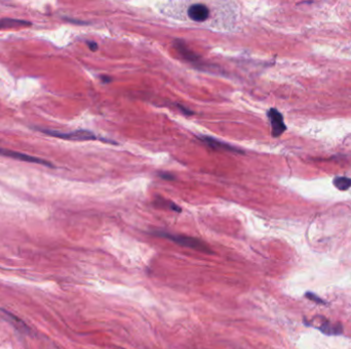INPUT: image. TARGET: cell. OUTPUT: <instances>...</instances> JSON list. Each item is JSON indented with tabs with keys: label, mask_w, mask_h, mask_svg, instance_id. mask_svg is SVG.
Segmentation results:
<instances>
[{
	"label": "cell",
	"mask_w": 351,
	"mask_h": 349,
	"mask_svg": "<svg viewBox=\"0 0 351 349\" xmlns=\"http://www.w3.org/2000/svg\"><path fill=\"white\" fill-rule=\"evenodd\" d=\"M173 46H174L175 51H177V52L179 53V55H180L184 60H186V61H188V62H190V63L200 62L201 57L198 56L192 49H190L184 41H182V40H174Z\"/></svg>",
	"instance_id": "6"
},
{
	"label": "cell",
	"mask_w": 351,
	"mask_h": 349,
	"mask_svg": "<svg viewBox=\"0 0 351 349\" xmlns=\"http://www.w3.org/2000/svg\"><path fill=\"white\" fill-rule=\"evenodd\" d=\"M39 131L53 136V137H58L61 139H66V140H75V141H84V140H95L97 139V135L93 133L92 131L89 130H75V131H70V132H63L59 130H52V129H40Z\"/></svg>",
	"instance_id": "2"
},
{
	"label": "cell",
	"mask_w": 351,
	"mask_h": 349,
	"mask_svg": "<svg viewBox=\"0 0 351 349\" xmlns=\"http://www.w3.org/2000/svg\"><path fill=\"white\" fill-rule=\"evenodd\" d=\"M0 155L4 156V157H8L14 160H18V161H23V162H30V163H36V164H40L47 167H54V165L43 159H40L38 157L35 156H30L24 153H20V152H15L12 149H7V148H0Z\"/></svg>",
	"instance_id": "3"
},
{
	"label": "cell",
	"mask_w": 351,
	"mask_h": 349,
	"mask_svg": "<svg viewBox=\"0 0 351 349\" xmlns=\"http://www.w3.org/2000/svg\"><path fill=\"white\" fill-rule=\"evenodd\" d=\"M156 204L159 206V207H164V208H168L172 211H177V212H181L182 209L177 205V204H174L172 202H169V201H166V200H163L162 198H157V201H156Z\"/></svg>",
	"instance_id": "12"
},
{
	"label": "cell",
	"mask_w": 351,
	"mask_h": 349,
	"mask_svg": "<svg viewBox=\"0 0 351 349\" xmlns=\"http://www.w3.org/2000/svg\"><path fill=\"white\" fill-rule=\"evenodd\" d=\"M318 330L321 331V333L328 335V336H336V335H341L343 333V327L341 323L337 322H331V321H324L321 322V325H319L317 327Z\"/></svg>",
	"instance_id": "10"
},
{
	"label": "cell",
	"mask_w": 351,
	"mask_h": 349,
	"mask_svg": "<svg viewBox=\"0 0 351 349\" xmlns=\"http://www.w3.org/2000/svg\"><path fill=\"white\" fill-rule=\"evenodd\" d=\"M187 15L192 21L201 23L208 20L210 16V10L207 6L203 4H195L188 8Z\"/></svg>",
	"instance_id": "5"
},
{
	"label": "cell",
	"mask_w": 351,
	"mask_h": 349,
	"mask_svg": "<svg viewBox=\"0 0 351 349\" xmlns=\"http://www.w3.org/2000/svg\"><path fill=\"white\" fill-rule=\"evenodd\" d=\"M305 296H306L309 300H311V301H313V302H315V303H317V304H325V302H324L319 296L315 295L314 293L307 292V293L305 294Z\"/></svg>",
	"instance_id": "13"
},
{
	"label": "cell",
	"mask_w": 351,
	"mask_h": 349,
	"mask_svg": "<svg viewBox=\"0 0 351 349\" xmlns=\"http://www.w3.org/2000/svg\"><path fill=\"white\" fill-rule=\"evenodd\" d=\"M31 26H32V23L25 21V20L12 19V18L0 19V30L22 28V27H31Z\"/></svg>",
	"instance_id": "9"
},
{
	"label": "cell",
	"mask_w": 351,
	"mask_h": 349,
	"mask_svg": "<svg viewBox=\"0 0 351 349\" xmlns=\"http://www.w3.org/2000/svg\"><path fill=\"white\" fill-rule=\"evenodd\" d=\"M267 116L270 121L272 136L273 137L280 136L287 130V126L284 124L281 113L278 112L276 109H270L267 113Z\"/></svg>",
	"instance_id": "4"
},
{
	"label": "cell",
	"mask_w": 351,
	"mask_h": 349,
	"mask_svg": "<svg viewBox=\"0 0 351 349\" xmlns=\"http://www.w3.org/2000/svg\"><path fill=\"white\" fill-rule=\"evenodd\" d=\"M178 108L181 110V112L184 114V115H187V116H190L193 114V112L187 108H185L184 106H181V105H178Z\"/></svg>",
	"instance_id": "15"
},
{
	"label": "cell",
	"mask_w": 351,
	"mask_h": 349,
	"mask_svg": "<svg viewBox=\"0 0 351 349\" xmlns=\"http://www.w3.org/2000/svg\"><path fill=\"white\" fill-rule=\"evenodd\" d=\"M159 176H160V178H161V179H163V180H165V181H173V180H174V177L172 176V174H170V173H167V172L160 173Z\"/></svg>",
	"instance_id": "14"
},
{
	"label": "cell",
	"mask_w": 351,
	"mask_h": 349,
	"mask_svg": "<svg viewBox=\"0 0 351 349\" xmlns=\"http://www.w3.org/2000/svg\"><path fill=\"white\" fill-rule=\"evenodd\" d=\"M334 186L340 190V191H347L351 187V179L344 178V177H339L334 179L333 182Z\"/></svg>",
	"instance_id": "11"
},
{
	"label": "cell",
	"mask_w": 351,
	"mask_h": 349,
	"mask_svg": "<svg viewBox=\"0 0 351 349\" xmlns=\"http://www.w3.org/2000/svg\"><path fill=\"white\" fill-rule=\"evenodd\" d=\"M101 79L105 82V83H108V82H110L111 81V78H109V77H106V76H102L101 77Z\"/></svg>",
	"instance_id": "17"
},
{
	"label": "cell",
	"mask_w": 351,
	"mask_h": 349,
	"mask_svg": "<svg viewBox=\"0 0 351 349\" xmlns=\"http://www.w3.org/2000/svg\"><path fill=\"white\" fill-rule=\"evenodd\" d=\"M0 317L3 319L9 321L11 325H13L17 330H19L22 333H29L30 328L19 317H17L15 314L11 313L10 311L0 307Z\"/></svg>",
	"instance_id": "8"
},
{
	"label": "cell",
	"mask_w": 351,
	"mask_h": 349,
	"mask_svg": "<svg viewBox=\"0 0 351 349\" xmlns=\"http://www.w3.org/2000/svg\"><path fill=\"white\" fill-rule=\"evenodd\" d=\"M86 44L89 45V47H90V49L92 52H96L98 49V44L96 42H94V41H87Z\"/></svg>",
	"instance_id": "16"
},
{
	"label": "cell",
	"mask_w": 351,
	"mask_h": 349,
	"mask_svg": "<svg viewBox=\"0 0 351 349\" xmlns=\"http://www.w3.org/2000/svg\"><path fill=\"white\" fill-rule=\"evenodd\" d=\"M200 139L202 141H204L205 143H207L208 145H210L211 147L213 148H216V149H222V151H227V152H232V153H239V154H243L244 152L239 148H237L236 146H233L231 144H228L226 142H223L219 139H216L214 137H211V136H200Z\"/></svg>",
	"instance_id": "7"
},
{
	"label": "cell",
	"mask_w": 351,
	"mask_h": 349,
	"mask_svg": "<svg viewBox=\"0 0 351 349\" xmlns=\"http://www.w3.org/2000/svg\"><path fill=\"white\" fill-rule=\"evenodd\" d=\"M152 234L156 237L167 239V240L173 242L174 244H177L181 247L194 249L196 251H200V252H203L206 254H212L213 253L211 247L207 243H205L203 240H200V239L194 238V237L174 235V234H169V233L162 232V231H155Z\"/></svg>",
	"instance_id": "1"
}]
</instances>
